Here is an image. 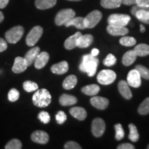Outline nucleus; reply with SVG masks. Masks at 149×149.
Listing matches in <instances>:
<instances>
[{
  "label": "nucleus",
  "instance_id": "1",
  "mask_svg": "<svg viewBox=\"0 0 149 149\" xmlns=\"http://www.w3.org/2000/svg\"><path fill=\"white\" fill-rule=\"evenodd\" d=\"M99 60L92 55H85L82 57V61L79 65V70L86 72L89 77H93L95 74Z\"/></svg>",
  "mask_w": 149,
  "mask_h": 149
},
{
  "label": "nucleus",
  "instance_id": "2",
  "mask_svg": "<svg viewBox=\"0 0 149 149\" xmlns=\"http://www.w3.org/2000/svg\"><path fill=\"white\" fill-rule=\"evenodd\" d=\"M52 97L47 89L42 88L37 91L33 96V102L35 106L40 108L48 107L51 103Z\"/></svg>",
  "mask_w": 149,
  "mask_h": 149
},
{
  "label": "nucleus",
  "instance_id": "3",
  "mask_svg": "<svg viewBox=\"0 0 149 149\" xmlns=\"http://www.w3.org/2000/svg\"><path fill=\"white\" fill-rule=\"evenodd\" d=\"M24 33V29L21 26L13 27L6 33V40L10 44H16L17 42H18L21 40Z\"/></svg>",
  "mask_w": 149,
  "mask_h": 149
},
{
  "label": "nucleus",
  "instance_id": "4",
  "mask_svg": "<svg viewBox=\"0 0 149 149\" xmlns=\"http://www.w3.org/2000/svg\"><path fill=\"white\" fill-rule=\"evenodd\" d=\"M102 14L100 10H95L91 12L87 15L85 18H84V24L86 29H93L97 25V24L101 21Z\"/></svg>",
  "mask_w": 149,
  "mask_h": 149
},
{
  "label": "nucleus",
  "instance_id": "5",
  "mask_svg": "<svg viewBox=\"0 0 149 149\" xmlns=\"http://www.w3.org/2000/svg\"><path fill=\"white\" fill-rule=\"evenodd\" d=\"M116 73L112 70H102L97 76V81L102 85H109L115 81Z\"/></svg>",
  "mask_w": 149,
  "mask_h": 149
},
{
  "label": "nucleus",
  "instance_id": "6",
  "mask_svg": "<svg viewBox=\"0 0 149 149\" xmlns=\"http://www.w3.org/2000/svg\"><path fill=\"white\" fill-rule=\"evenodd\" d=\"M130 21V17L126 14H112L108 18V23L110 25L126 26Z\"/></svg>",
  "mask_w": 149,
  "mask_h": 149
},
{
  "label": "nucleus",
  "instance_id": "7",
  "mask_svg": "<svg viewBox=\"0 0 149 149\" xmlns=\"http://www.w3.org/2000/svg\"><path fill=\"white\" fill-rule=\"evenodd\" d=\"M74 17H75V12H74V10H72V9H63V10L59 11L55 17V22L56 25H64L65 23H66L68 20H70V19Z\"/></svg>",
  "mask_w": 149,
  "mask_h": 149
},
{
  "label": "nucleus",
  "instance_id": "8",
  "mask_svg": "<svg viewBox=\"0 0 149 149\" xmlns=\"http://www.w3.org/2000/svg\"><path fill=\"white\" fill-rule=\"evenodd\" d=\"M131 14L142 23L149 24V8L141 7L135 4L131 9Z\"/></svg>",
  "mask_w": 149,
  "mask_h": 149
},
{
  "label": "nucleus",
  "instance_id": "9",
  "mask_svg": "<svg viewBox=\"0 0 149 149\" xmlns=\"http://www.w3.org/2000/svg\"><path fill=\"white\" fill-rule=\"evenodd\" d=\"M43 34V29L40 26H36L31 29L26 38V43L29 46H33L37 44L40 40Z\"/></svg>",
  "mask_w": 149,
  "mask_h": 149
},
{
  "label": "nucleus",
  "instance_id": "10",
  "mask_svg": "<svg viewBox=\"0 0 149 149\" xmlns=\"http://www.w3.org/2000/svg\"><path fill=\"white\" fill-rule=\"evenodd\" d=\"M106 130V124L104 121L101 118H95L93 121L91 125V130L93 135L100 137L103 135Z\"/></svg>",
  "mask_w": 149,
  "mask_h": 149
},
{
  "label": "nucleus",
  "instance_id": "11",
  "mask_svg": "<svg viewBox=\"0 0 149 149\" xmlns=\"http://www.w3.org/2000/svg\"><path fill=\"white\" fill-rule=\"evenodd\" d=\"M127 83L130 86L134 88H139L141 86V76L137 70H131L128 73L127 75Z\"/></svg>",
  "mask_w": 149,
  "mask_h": 149
},
{
  "label": "nucleus",
  "instance_id": "12",
  "mask_svg": "<svg viewBox=\"0 0 149 149\" xmlns=\"http://www.w3.org/2000/svg\"><path fill=\"white\" fill-rule=\"evenodd\" d=\"M31 139L35 143L40 144H47L49 140L48 133L43 130H36L31 135Z\"/></svg>",
  "mask_w": 149,
  "mask_h": 149
},
{
  "label": "nucleus",
  "instance_id": "13",
  "mask_svg": "<svg viewBox=\"0 0 149 149\" xmlns=\"http://www.w3.org/2000/svg\"><path fill=\"white\" fill-rule=\"evenodd\" d=\"M28 64L24 57H17L15 59L12 70L15 73H21V72H23L26 70Z\"/></svg>",
  "mask_w": 149,
  "mask_h": 149
},
{
  "label": "nucleus",
  "instance_id": "14",
  "mask_svg": "<svg viewBox=\"0 0 149 149\" xmlns=\"http://www.w3.org/2000/svg\"><path fill=\"white\" fill-rule=\"evenodd\" d=\"M91 104L93 107L99 110H104L108 107L109 104V100L103 97L95 96L91 99Z\"/></svg>",
  "mask_w": 149,
  "mask_h": 149
},
{
  "label": "nucleus",
  "instance_id": "15",
  "mask_svg": "<svg viewBox=\"0 0 149 149\" xmlns=\"http://www.w3.org/2000/svg\"><path fill=\"white\" fill-rule=\"evenodd\" d=\"M107 29L108 33L113 36H125L129 32L128 29L125 26H119L110 24H109Z\"/></svg>",
  "mask_w": 149,
  "mask_h": 149
},
{
  "label": "nucleus",
  "instance_id": "16",
  "mask_svg": "<svg viewBox=\"0 0 149 149\" xmlns=\"http://www.w3.org/2000/svg\"><path fill=\"white\" fill-rule=\"evenodd\" d=\"M81 35L82 34L80 32H77L75 34L68 37L64 42V47L67 50H72L77 47L78 41H79V37L81 36Z\"/></svg>",
  "mask_w": 149,
  "mask_h": 149
},
{
  "label": "nucleus",
  "instance_id": "17",
  "mask_svg": "<svg viewBox=\"0 0 149 149\" xmlns=\"http://www.w3.org/2000/svg\"><path fill=\"white\" fill-rule=\"evenodd\" d=\"M49 60V55L47 52L40 53L34 61L35 67L37 69H42L46 66Z\"/></svg>",
  "mask_w": 149,
  "mask_h": 149
},
{
  "label": "nucleus",
  "instance_id": "18",
  "mask_svg": "<svg viewBox=\"0 0 149 149\" xmlns=\"http://www.w3.org/2000/svg\"><path fill=\"white\" fill-rule=\"evenodd\" d=\"M118 89L121 95L126 100H130L132 98V93L127 81L121 80L118 84Z\"/></svg>",
  "mask_w": 149,
  "mask_h": 149
},
{
  "label": "nucleus",
  "instance_id": "19",
  "mask_svg": "<svg viewBox=\"0 0 149 149\" xmlns=\"http://www.w3.org/2000/svg\"><path fill=\"white\" fill-rule=\"evenodd\" d=\"M68 68H69V66H68V63L66 61H62L61 62L53 65L51 66V70L54 74H63L68 72Z\"/></svg>",
  "mask_w": 149,
  "mask_h": 149
},
{
  "label": "nucleus",
  "instance_id": "20",
  "mask_svg": "<svg viewBox=\"0 0 149 149\" xmlns=\"http://www.w3.org/2000/svg\"><path fill=\"white\" fill-rule=\"evenodd\" d=\"M40 53V48H39L38 46H37V47H33L27 52L25 57H24V58H25L26 61L28 66H31V65L34 63L35 59L37 58V57L38 56Z\"/></svg>",
  "mask_w": 149,
  "mask_h": 149
},
{
  "label": "nucleus",
  "instance_id": "21",
  "mask_svg": "<svg viewBox=\"0 0 149 149\" xmlns=\"http://www.w3.org/2000/svg\"><path fill=\"white\" fill-rule=\"evenodd\" d=\"M69 112L72 117L80 121L84 120L87 117V112L82 107H75L71 108Z\"/></svg>",
  "mask_w": 149,
  "mask_h": 149
},
{
  "label": "nucleus",
  "instance_id": "22",
  "mask_svg": "<svg viewBox=\"0 0 149 149\" xmlns=\"http://www.w3.org/2000/svg\"><path fill=\"white\" fill-rule=\"evenodd\" d=\"M64 26L66 27H69L72 26L81 30L86 29L84 24V17H74L70 20H68L66 23H65Z\"/></svg>",
  "mask_w": 149,
  "mask_h": 149
},
{
  "label": "nucleus",
  "instance_id": "23",
  "mask_svg": "<svg viewBox=\"0 0 149 149\" xmlns=\"http://www.w3.org/2000/svg\"><path fill=\"white\" fill-rule=\"evenodd\" d=\"M77 102V99L73 95L68 94L61 95L59 97V103L61 106L68 107L75 104Z\"/></svg>",
  "mask_w": 149,
  "mask_h": 149
},
{
  "label": "nucleus",
  "instance_id": "24",
  "mask_svg": "<svg viewBox=\"0 0 149 149\" xmlns=\"http://www.w3.org/2000/svg\"><path fill=\"white\" fill-rule=\"evenodd\" d=\"M137 56L133 50H130L125 53L122 57V64L126 66H130L135 62Z\"/></svg>",
  "mask_w": 149,
  "mask_h": 149
},
{
  "label": "nucleus",
  "instance_id": "25",
  "mask_svg": "<svg viewBox=\"0 0 149 149\" xmlns=\"http://www.w3.org/2000/svg\"><path fill=\"white\" fill-rule=\"evenodd\" d=\"M57 3V0H35V6L40 10L53 8Z\"/></svg>",
  "mask_w": 149,
  "mask_h": 149
},
{
  "label": "nucleus",
  "instance_id": "26",
  "mask_svg": "<svg viewBox=\"0 0 149 149\" xmlns=\"http://www.w3.org/2000/svg\"><path fill=\"white\" fill-rule=\"evenodd\" d=\"M93 42V35L90 34L86 35H81V36L79 37V41H78L77 47L84 48L90 46Z\"/></svg>",
  "mask_w": 149,
  "mask_h": 149
},
{
  "label": "nucleus",
  "instance_id": "27",
  "mask_svg": "<svg viewBox=\"0 0 149 149\" xmlns=\"http://www.w3.org/2000/svg\"><path fill=\"white\" fill-rule=\"evenodd\" d=\"M77 83V78L74 74H70V75L68 76L66 79L64 80L63 82V87L66 90H70L74 88L76 84Z\"/></svg>",
  "mask_w": 149,
  "mask_h": 149
},
{
  "label": "nucleus",
  "instance_id": "28",
  "mask_svg": "<svg viewBox=\"0 0 149 149\" xmlns=\"http://www.w3.org/2000/svg\"><path fill=\"white\" fill-rule=\"evenodd\" d=\"M100 91V86L97 84L87 85L81 88V92L88 96H95Z\"/></svg>",
  "mask_w": 149,
  "mask_h": 149
},
{
  "label": "nucleus",
  "instance_id": "29",
  "mask_svg": "<svg viewBox=\"0 0 149 149\" xmlns=\"http://www.w3.org/2000/svg\"><path fill=\"white\" fill-rule=\"evenodd\" d=\"M137 56L145 57L149 55V46L146 44H139L133 50Z\"/></svg>",
  "mask_w": 149,
  "mask_h": 149
},
{
  "label": "nucleus",
  "instance_id": "30",
  "mask_svg": "<svg viewBox=\"0 0 149 149\" xmlns=\"http://www.w3.org/2000/svg\"><path fill=\"white\" fill-rule=\"evenodd\" d=\"M101 6L104 8L113 9L119 8L122 4L120 0H101Z\"/></svg>",
  "mask_w": 149,
  "mask_h": 149
},
{
  "label": "nucleus",
  "instance_id": "31",
  "mask_svg": "<svg viewBox=\"0 0 149 149\" xmlns=\"http://www.w3.org/2000/svg\"><path fill=\"white\" fill-rule=\"evenodd\" d=\"M128 128H129L130 130L129 135H128V139L130 141H133V142H136V141H138L139 138V135L138 131H137L136 126L133 124H130L128 125Z\"/></svg>",
  "mask_w": 149,
  "mask_h": 149
},
{
  "label": "nucleus",
  "instance_id": "32",
  "mask_svg": "<svg viewBox=\"0 0 149 149\" xmlns=\"http://www.w3.org/2000/svg\"><path fill=\"white\" fill-rule=\"evenodd\" d=\"M138 113L141 115H145L149 113V97H147L141 102L138 107Z\"/></svg>",
  "mask_w": 149,
  "mask_h": 149
},
{
  "label": "nucleus",
  "instance_id": "33",
  "mask_svg": "<svg viewBox=\"0 0 149 149\" xmlns=\"http://www.w3.org/2000/svg\"><path fill=\"white\" fill-rule=\"evenodd\" d=\"M120 44H122L124 46H133L135 45L136 44V40L133 37H128L124 36L122 37L120 40Z\"/></svg>",
  "mask_w": 149,
  "mask_h": 149
},
{
  "label": "nucleus",
  "instance_id": "34",
  "mask_svg": "<svg viewBox=\"0 0 149 149\" xmlns=\"http://www.w3.org/2000/svg\"><path fill=\"white\" fill-rule=\"evenodd\" d=\"M23 88L26 92L31 93L37 91L38 89V85L34 81H26L23 84Z\"/></svg>",
  "mask_w": 149,
  "mask_h": 149
},
{
  "label": "nucleus",
  "instance_id": "35",
  "mask_svg": "<svg viewBox=\"0 0 149 149\" xmlns=\"http://www.w3.org/2000/svg\"><path fill=\"white\" fill-rule=\"evenodd\" d=\"M22 142L19 139H11L8 143L6 145V149H20L22 148Z\"/></svg>",
  "mask_w": 149,
  "mask_h": 149
},
{
  "label": "nucleus",
  "instance_id": "36",
  "mask_svg": "<svg viewBox=\"0 0 149 149\" xmlns=\"http://www.w3.org/2000/svg\"><path fill=\"white\" fill-rule=\"evenodd\" d=\"M135 69L137 70L139 74L141 77H143L145 79L149 80V69L142 65H137L135 67Z\"/></svg>",
  "mask_w": 149,
  "mask_h": 149
},
{
  "label": "nucleus",
  "instance_id": "37",
  "mask_svg": "<svg viewBox=\"0 0 149 149\" xmlns=\"http://www.w3.org/2000/svg\"><path fill=\"white\" fill-rule=\"evenodd\" d=\"M115 139L117 140H121L124 137V130L122 124H117L115 125Z\"/></svg>",
  "mask_w": 149,
  "mask_h": 149
},
{
  "label": "nucleus",
  "instance_id": "38",
  "mask_svg": "<svg viewBox=\"0 0 149 149\" xmlns=\"http://www.w3.org/2000/svg\"><path fill=\"white\" fill-rule=\"evenodd\" d=\"M117 62V59L113 54H109L103 61L104 65L107 66H112Z\"/></svg>",
  "mask_w": 149,
  "mask_h": 149
},
{
  "label": "nucleus",
  "instance_id": "39",
  "mask_svg": "<svg viewBox=\"0 0 149 149\" xmlns=\"http://www.w3.org/2000/svg\"><path fill=\"white\" fill-rule=\"evenodd\" d=\"M19 97V92L15 88H12L9 91L8 94V100L11 102H16Z\"/></svg>",
  "mask_w": 149,
  "mask_h": 149
},
{
  "label": "nucleus",
  "instance_id": "40",
  "mask_svg": "<svg viewBox=\"0 0 149 149\" xmlns=\"http://www.w3.org/2000/svg\"><path fill=\"white\" fill-rule=\"evenodd\" d=\"M38 118L44 124H48L51 120V116L46 111H41L38 115Z\"/></svg>",
  "mask_w": 149,
  "mask_h": 149
},
{
  "label": "nucleus",
  "instance_id": "41",
  "mask_svg": "<svg viewBox=\"0 0 149 149\" xmlns=\"http://www.w3.org/2000/svg\"><path fill=\"white\" fill-rule=\"evenodd\" d=\"M55 119L58 124H63L67 120V116L64 111H58L55 115Z\"/></svg>",
  "mask_w": 149,
  "mask_h": 149
},
{
  "label": "nucleus",
  "instance_id": "42",
  "mask_svg": "<svg viewBox=\"0 0 149 149\" xmlns=\"http://www.w3.org/2000/svg\"><path fill=\"white\" fill-rule=\"evenodd\" d=\"M64 148L66 149H81V147L79 146V144L74 141H68L64 146Z\"/></svg>",
  "mask_w": 149,
  "mask_h": 149
},
{
  "label": "nucleus",
  "instance_id": "43",
  "mask_svg": "<svg viewBox=\"0 0 149 149\" xmlns=\"http://www.w3.org/2000/svg\"><path fill=\"white\" fill-rule=\"evenodd\" d=\"M136 5L141 7L149 8V0H136Z\"/></svg>",
  "mask_w": 149,
  "mask_h": 149
},
{
  "label": "nucleus",
  "instance_id": "44",
  "mask_svg": "<svg viewBox=\"0 0 149 149\" xmlns=\"http://www.w3.org/2000/svg\"><path fill=\"white\" fill-rule=\"evenodd\" d=\"M118 149H135V147L133 144H129V143H124V144H120L117 147Z\"/></svg>",
  "mask_w": 149,
  "mask_h": 149
},
{
  "label": "nucleus",
  "instance_id": "45",
  "mask_svg": "<svg viewBox=\"0 0 149 149\" xmlns=\"http://www.w3.org/2000/svg\"><path fill=\"white\" fill-rule=\"evenodd\" d=\"M7 43L2 38H0V53L6 51L7 49Z\"/></svg>",
  "mask_w": 149,
  "mask_h": 149
},
{
  "label": "nucleus",
  "instance_id": "46",
  "mask_svg": "<svg viewBox=\"0 0 149 149\" xmlns=\"http://www.w3.org/2000/svg\"><path fill=\"white\" fill-rule=\"evenodd\" d=\"M123 4L126 6H132L136 4V0H120Z\"/></svg>",
  "mask_w": 149,
  "mask_h": 149
},
{
  "label": "nucleus",
  "instance_id": "47",
  "mask_svg": "<svg viewBox=\"0 0 149 149\" xmlns=\"http://www.w3.org/2000/svg\"><path fill=\"white\" fill-rule=\"evenodd\" d=\"M9 2V0H0V8H4Z\"/></svg>",
  "mask_w": 149,
  "mask_h": 149
},
{
  "label": "nucleus",
  "instance_id": "48",
  "mask_svg": "<svg viewBox=\"0 0 149 149\" xmlns=\"http://www.w3.org/2000/svg\"><path fill=\"white\" fill-rule=\"evenodd\" d=\"M98 54H99V50L97 49V48H94V49H93L92 51H91V55L94 56V57H96Z\"/></svg>",
  "mask_w": 149,
  "mask_h": 149
},
{
  "label": "nucleus",
  "instance_id": "49",
  "mask_svg": "<svg viewBox=\"0 0 149 149\" xmlns=\"http://www.w3.org/2000/svg\"><path fill=\"white\" fill-rule=\"evenodd\" d=\"M3 18H4V16H3V13L0 11V23H1L3 22Z\"/></svg>",
  "mask_w": 149,
  "mask_h": 149
},
{
  "label": "nucleus",
  "instance_id": "50",
  "mask_svg": "<svg viewBox=\"0 0 149 149\" xmlns=\"http://www.w3.org/2000/svg\"><path fill=\"white\" fill-rule=\"evenodd\" d=\"M140 31L141 33H144L145 31H146V28H145L142 24H141L140 25Z\"/></svg>",
  "mask_w": 149,
  "mask_h": 149
},
{
  "label": "nucleus",
  "instance_id": "51",
  "mask_svg": "<svg viewBox=\"0 0 149 149\" xmlns=\"http://www.w3.org/2000/svg\"><path fill=\"white\" fill-rule=\"evenodd\" d=\"M68 1H81V0H68Z\"/></svg>",
  "mask_w": 149,
  "mask_h": 149
},
{
  "label": "nucleus",
  "instance_id": "52",
  "mask_svg": "<svg viewBox=\"0 0 149 149\" xmlns=\"http://www.w3.org/2000/svg\"><path fill=\"white\" fill-rule=\"evenodd\" d=\"M147 148H148V149H149V144H148V146H147Z\"/></svg>",
  "mask_w": 149,
  "mask_h": 149
}]
</instances>
